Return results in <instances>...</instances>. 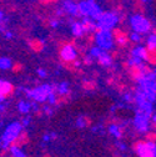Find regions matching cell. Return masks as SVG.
Masks as SVG:
<instances>
[{
    "mask_svg": "<svg viewBox=\"0 0 156 157\" xmlns=\"http://www.w3.org/2000/svg\"><path fill=\"white\" fill-rule=\"evenodd\" d=\"M54 92H57L59 95H68L69 94V84L68 82H61L57 86H53Z\"/></svg>",
    "mask_w": 156,
    "mask_h": 157,
    "instance_id": "13",
    "label": "cell"
},
{
    "mask_svg": "<svg viewBox=\"0 0 156 157\" xmlns=\"http://www.w3.org/2000/svg\"><path fill=\"white\" fill-rule=\"evenodd\" d=\"M134 2V8H135V10L136 11H141V13H144V8H145V4H144V0H132Z\"/></svg>",
    "mask_w": 156,
    "mask_h": 157,
    "instance_id": "21",
    "label": "cell"
},
{
    "mask_svg": "<svg viewBox=\"0 0 156 157\" xmlns=\"http://www.w3.org/2000/svg\"><path fill=\"white\" fill-rule=\"evenodd\" d=\"M91 63H92V59H91V57H86V59H85V64L89 65V64H91Z\"/></svg>",
    "mask_w": 156,
    "mask_h": 157,
    "instance_id": "34",
    "label": "cell"
},
{
    "mask_svg": "<svg viewBox=\"0 0 156 157\" xmlns=\"http://www.w3.org/2000/svg\"><path fill=\"white\" fill-rule=\"evenodd\" d=\"M18 107H19V111L21 113L26 115L30 112V102H26V101H20L18 104Z\"/></svg>",
    "mask_w": 156,
    "mask_h": 157,
    "instance_id": "19",
    "label": "cell"
},
{
    "mask_svg": "<svg viewBox=\"0 0 156 157\" xmlns=\"http://www.w3.org/2000/svg\"><path fill=\"white\" fill-rule=\"evenodd\" d=\"M5 99H6V97L0 96V111H3V110L5 109V106H4V101H5Z\"/></svg>",
    "mask_w": 156,
    "mask_h": 157,
    "instance_id": "29",
    "label": "cell"
},
{
    "mask_svg": "<svg viewBox=\"0 0 156 157\" xmlns=\"http://www.w3.org/2000/svg\"><path fill=\"white\" fill-rule=\"evenodd\" d=\"M99 59V64L100 65H103V66H110L111 64H112V59H111V56L107 54V52H105V51H103L101 54H100V56L97 57Z\"/></svg>",
    "mask_w": 156,
    "mask_h": 157,
    "instance_id": "12",
    "label": "cell"
},
{
    "mask_svg": "<svg viewBox=\"0 0 156 157\" xmlns=\"http://www.w3.org/2000/svg\"><path fill=\"white\" fill-rule=\"evenodd\" d=\"M2 157H4V156H2Z\"/></svg>",
    "mask_w": 156,
    "mask_h": 157,
    "instance_id": "39",
    "label": "cell"
},
{
    "mask_svg": "<svg viewBox=\"0 0 156 157\" xmlns=\"http://www.w3.org/2000/svg\"><path fill=\"white\" fill-rule=\"evenodd\" d=\"M43 111H44L48 116H51V115H53V110H51V109H50V106H48V105L43 107Z\"/></svg>",
    "mask_w": 156,
    "mask_h": 157,
    "instance_id": "28",
    "label": "cell"
},
{
    "mask_svg": "<svg viewBox=\"0 0 156 157\" xmlns=\"http://www.w3.org/2000/svg\"><path fill=\"white\" fill-rule=\"evenodd\" d=\"M88 124H89V121L86 120V117H84V116L79 117V119L76 120V126L79 127V128H84V127H86Z\"/></svg>",
    "mask_w": 156,
    "mask_h": 157,
    "instance_id": "22",
    "label": "cell"
},
{
    "mask_svg": "<svg viewBox=\"0 0 156 157\" xmlns=\"http://www.w3.org/2000/svg\"><path fill=\"white\" fill-rule=\"evenodd\" d=\"M60 56L63 59V61L65 63H74V60H76V57H77V51L75 50L74 45L71 44H65L61 50H60Z\"/></svg>",
    "mask_w": 156,
    "mask_h": 157,
    "instance_id": "9",
    "label": "cell"
},
{
    "mask_svg": "<svg viewBox=\"0 0 156 157\" xmlns=\"http://www.w3.org/2000/svg\"><path fill=\"white\" fill-rule=\"evenodd\" d=\"M11 92H13V85L10 82H8V81L0 80V96L6 97Z\"/></svg>",
    "mask_w": 156,
    "mask_h": 157,
    "instance_id": "10",
    "label": "cell"
},
{
    "mask_svg": "<svg viewBox=\"0 0 156 157\" xmlns=\"http://www.w3.org/2000/svg\"><path fill=\"white\" fill-rule=\"evenodd\" d=\"M43 141H44V144H46L48 141H50V135H44V137H43Z\"/></svg>",
    "mask_w": 156,
    "mask_h": 157,
    "instance_id": "32",
    "label": "cell"
},
{
    "mask_svg": "<svg viewBox=\"0 0 156 157\" xmlns=\"http://www.w3.org/2000/svg\"><path fill=\"white\" fill-rule=\"evenodd\" d=\"M135 151L139 157H155L156 156V145L154 140L147 142H138L135 145Z\"/></svg>",
    "mask_w": 156,
    "mask_h": 157,
    "instance_id": "3",
    "label": "cell"
},
{
    "mask_svg": "<svg viewBox=\"0 0 156 157\" xmlns=\"http://www.w3.org/2000/svg\"><path fill=\"white\" fill-rule=\"evenodd\" d=\"M26 94L28 97H31V99L35 101V102H44L46 101L48 96L53 90V86L50 85H41L36 89H33V90H29V89H23Z\"/></svg>",
    "mask_w": 156,
    "mask_h": 157,
    "instance_id": "2",
    "label": "cell"
},
{
    "mask_svg": "<svg viewBox=\"0 0 156 157\" xmlns=\"http://www.w3.org/2000/svg\"><path fill=\"white\" fill-rule=\"evenodd\" d=\"M29 46L34 51H36V52L43 51V49H44V41L40 40V39H31V40L29 41Z\"/></svg>",
    "mask_w": 156,
    "mask_h": 157,
    "instance_id": "11",
    "label": "cell"
},
{
    "mask_svg": "<svg viewBox=\"0 0 156 157\" xmlns=\"http://www.w3.org/2000/svg\"><path fill=\"white\" fill-rule=\"evenodd\" d=\"M116 23H118V16L115 14H110V13H103L100 19H99V26H101L104 30H111Z\"/></svg>",
    "mask_w": 156,
    "mask_h": 157,
    "instance_id": "8",
    "label": "cell"
},
{
    "mask_svg": "<svg viewBox=\"0 0 156 157\" xmlns=\"http://www.w3.org/2000/svg\"><path fill=\"white\" fill-rule=\"evenodd\" d=\"M130 40H132V41H135V43H139V41L141 40V35L138 34V33H134V34L130 35Z\"/></svg>",
    "mask_w": 156,
    "mask_h": 157,
    "instance_id": "25",
    "label": "cell"
},
{
    "mask_svg": "<svg viewBox=\"0 0 156 157\" xmlns=\"http://www.w3.org/2000/svg\"><path fill=\"white\" fill-rule=\"evenodd\" d=\"M59 0H39V3H40L41 5H53V4H56Z\"/></svg>",
    "mask_w": 156,
    "mask_h": 157,
    "instance_id": "26",
    "label": "cell"
},
{
    "mask_svg": "<svg viewBox=\"0 0 156 157\" xmlns=\"http://www.w3.org/2000/svg\"><path fill=\"white\" fill-rule=\"evenodd\" d=\"M29 124H30V119H29V117H25V119L21 121V126L23 127H28Z\"/></svg>",
    "mask_w": 156,
    "mask_h": 157,
    "instance_id": "30",
    "label": "cell"
},
{
    "mask_svg": "<svg viewBox=\"0 0 156 157\" xmlns=\"http://www.w3.org/2000/svg\"><path fill=\"white\" fill-rule=\"evenodd\" d=\"M20 69H21V65L16 64V65H15V69H14V71H18V70H20Z\"/></svg>",
    "mask_w": 156,
    "mask_h": 157,
    "instance_id": "35",
    "label": "cell"
},
{
    "mask_svg": "<svg viewBox=\"0 0 156 157\" xmlns=\"http://www.w3.org/2000/svg\"><path fill=\"white\" fill-rule=\"evenodd\" d=\"M124 101L125 102H134V96L131 94H125L124 95Z\"/></svg>",
    "mask_w": 156,
    "mask_h": 157,
    "instance_id": "27",
    "label": "cell"
},
{
    "mask_svg": "<svg viewBox=\"0 0 156 157\" xmlns=\"http://www.w3.org/2000/svg\"><path fill=\"white\" fill-rule=\"evenodd\" d=\"M46 100H49L50 105H56V102H57V100H56V94H55L54 91H51V92L49 94V96H48Z\"/></svg>",
    "mask_w": 156,
    "mask_h": 157,
    "instance_id": "24",
    "label": "cell"
},
{
    "mask_svg": "<svg viewBox=\"0 0 156 157\" xmlns=\"http://www.w3.org/2000/svg\"><path fill=\"white\" fill-rule=\"evenodd\" d=\"M21 130H23V126H21L20 122H13V124H10L6 127V130L4 131V133H3V137H2V148L8 150L9 146L18 139V136L20 135Z\"/></svg>",
    "mask_w": 156,
    "mask_h": 157,
    "instance_id": "1",
    "label": "cell"
},
{
    "mask_svg": "<svg viewBox=\"0 0 156 157\" xmlns=\"http://www.w3.org/2000/svg\"><path fill=\"white\" fill-rule=\"evenodd\" d=\"M5 36H6V39H10L13 36V34L11 33H5Z\"/></svg>",
    "mask_w": 156,
    "mask_h": 157,
    "instance_id": "36",
    "label": "cell"
},
{
    "mask_svg": "<svg viewBox=\"0 0 156 157\" xmlns=\"http://www.w3.org/2000/svg\"><path fill=\"white\" fill-rule=\"evenodd\" d=\"M109 132H110L111 135H114L116 139H120V137L123 136V133H121V127L118 126V125H110V126H109Z\"/></svg>",
    "mask_w": 156,
    "mask_h": 157,
    "instance_id": "16",
    "label": "cell"
},
{
    "mask_svg": "<svg viewBox=\"0 0 156 157\" xmlns=\"http://www.w3.org/2000/svg\"><path fill=\"white\" fill-rule=\"evenodd\" d=\"M146 49L155 51V49H156V37H155V34H151L149 36L147 43H146Z\"/></svg>",
    "mask_w": 156,
    "mask_h": 157,
    "instance_id": "20",
    "label": "cell"
},
{
    "mask_svg": "<svg viewBox=\"0 0 156 157\" xmlns=\"http://www.w3.org/2000/svg\"><path fill=\"white\" fill-rule=\"evenodd\" d=\"M11 66H13V63L9 57H0V69L8 70V69H11Z\"/></svg>",
    "mask_w": 156,
    "mask_h": 157,
    "instance_id": "18",
    "label": "cell"
},
{
    "mask_svg": "<svg viewBox=\"0 0 156 157\" xmlns=\"http://www.w3.org/2000/svg\"><path fill=\"white\" fill-rule=\"evenodd\" d=\"M95 41L97 43L99 48L101 49H105V50H109L111 46H112V39H111V34H110V30H104L99 34L95 35Z\"/></svg>",
    "mask_w": 156,
    "mask_h": 157,
    "instance_id": "7",
    "label": "cell"
},
{
    "mask_svg": "<svg viewBox=\"0 0 156 157\" xmlns=\"http://www.w3.org/2000/svg\"><path fill=\"white\" fill-rule=\"evenodd\" d=\"M71 31L75 36L77 37H81L84 35V31H83V28H81V24L80 23H75L72 24V28H71Z\"/></svg>",
    "mask_w": 156,
    "mask_h": 157,
    "instance_id": "17",
    "label": "cell"
},
{
    "mask_svg": "<svg viewBox=\"0 0 156 157\" xmlns=\"http://www.w3.org/2000/svg\"><path fill=\"white\" fill-rule=\"evenodd\" d=\"M134 125L140 133H147L150 130V116H147L142 111L138 110L136 111L135 119H134Z\"/></svg>",
    "mask_w": 156,
    "mask_h": 157,
    "instance_id": "5",
    "label": "cell"
},
{
    "mask_svg": "<svg viewBox=\"0 0 156 157\" xmlns=\"http://www.w3.org/2000/svg\"><path fill=\"white\" fill-rule=\"evenodd\" d=\"M131 26L132 29L135 30V33L138 34H146L150 31V28H151V23L150 20H147V19L142 15H136L131 19Z\"/></svg>",
    "mask_w": 156,
    "mask_h": 157,
    "instance_id": "4",
    "label": "cell"
},
{
    "mask_svg": "<svg viewBox=\"0 0 156 157\" xmlns=\"http://www.w3.org/2000/svg\"><path fill=\"white\" fill-rule=\"evenodd\" d=\"M37 75L40 76V77H46V71L43 70V69H39L37 70Z\"/></svg>",
    "mask_w": 156,
    "mask_h": 157,
    "instance_id": "31",
    "label": "cell"
},
{
    "mask_svg": "<svg viewBox=\"0 0 156 157\" xmlns=\"http://www.w3.org/2000/svg\"><path fill=\"white\" fill-rule=\"evenodd\" d=\"M2 125H3V121H2V120H0V126H2Z\"/></svg>",
    "mask_w": 156,
    "mask_h": 157,
    "instance_id": "37",
    "label": "cell"
},
{
    "mask_svg": "<svg viewBox=\"0 0 156 157\" xmlns=\"http://www.w3.org/2000/svg\"><path fill=\"white\" fill-rule=\"evenodd\" d=\"M118 147H119L121 151H125V150H126V146H125V144H120V142H119V144H118Z\"/></svg>",
    "mask_w": 156,
    "mask_h": 157,
    "instance_id": "33",
    "label": "cell"
},
{
    "mask_svg": "<svg viewBox=\"0 0 156 157\" xmlns=\"http://www.w3.org/2000/svg\"><path fill=\"white\" fill-rule=\"evenodd\" d=\"M0 147H2V139H0Z\"/></svg>",
    "mask_w": 156,
    "mask_h": 157,
    "instance_id": "38",
    "label": "cell"
},
{
    "mask_svg": "<svg viewBox=\"0 0 156 157\" xmlns=\"http://www.w3.org/2000/svg\"><path fill=\"white\" fill-rule=\"evenodd\" d=\"M101 52H103V49H101V48H99V46L92 48V49L90 50V55H91V57H99Z\"/></svg>",
    "mask_w": 156,
    "mask_h": 157,
    "instance_id": "23",
    "label": "cell"
},
{
    "mask_svg": "<svg viewBox=\"0 0 156 157\" xmlns=\"http://www.w3.org/2000/svg\"><path fill=\"white\" fill-rule=\"evenodd\" d=\"M110 34H111L112 43H115L118 46H120V48H125V46L129 44L130 37H129L127 34L124 33L123 30L116 29V28H112V29L110 30Z\"/></svg>",
    "mask_w": 156,
    "mask_h": 157,
    "instance_id": "6",
    "label": "cell"
},
{
    "mask_svg": "<svg viewBox=\"0 0 156 157\" xmlns=\"http://www.w3.org/2000/svg\"><path fill=\"white\" fill-rule=\"evenodd\" d=\"M10 153H11L13 157H26V155L20 150V147L16 146V145L10 146Z\"/></svg>",
    "mask_w": 156,
    "mask_h": 157,
    "instance_id": "15",
    "label": "cell"
},
{
    "mask_svg": "<svg viewBox=\"0 0 156 157\" xmlns=\"http://www.w3.org/2000/svg\"><path fill=\"white\" fill-rule=\"evenodd\" d=\"M80 24H81V28H83L84 34H85V33H91V31H94V29H95V24L90 20V19H86V17H85Z\"/></svg>",
    "mask_w": 156,
    "mask_h": 157,
    "instance_id": "14",
    "label": "cell"
}]
</instances>
